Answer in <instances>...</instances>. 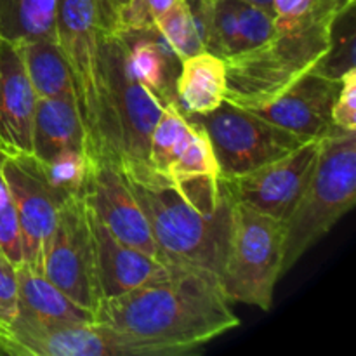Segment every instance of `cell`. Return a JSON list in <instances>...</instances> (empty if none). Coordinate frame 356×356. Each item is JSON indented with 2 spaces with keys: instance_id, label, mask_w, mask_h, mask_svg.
Segmentation results:
<instances>
[{
  "instance_id": "2e32d148",
  "label": "cell",
  "mask_w": 356,
  "mask_h": 356,
  "mask_svg": "<svg viewBox=\"0 0 356 356\" xmlns=\"http://www.w3.org/2000/svg\"><path fill=\"white\" fill-rule=\"evenodd\" d=\"M89 219L96 245L97 278L103 296L101 299L115 298L170 273L172 264L156 261L155 257L118 240L90 207Z\"/></svg>"
},
{
  "instance_id": "1f68e13d",
  "label": "cell",
  "mask_w": 356,
  "mask_h": 356,
  "mask_svg": "<svg viewBox=\"0 0 356 356\" xmlns=\"http://www.w3.org/2000/svg\"><path fill=\"white\" fill-rule=\"evenodd\" d=\"M19 313L16 268L0 254V325L7 327Z\"/></svg>"
},
{
  "instance_id": "277c9868",
  "label": "cell",
  "mask_w": 356,
  "mask_h": 356,
  "mask_svg": "<svg viewBox=\"0 0 356 356\" xmlns=\"http://www.w3.org/2000/svg\"><path fill=\"white\" fill-rule=\"evenodd\" d=\"M356 202V131L332 125L320 139L315 170L292 214L285 219L284 268L287 273L320 242Z\"/></svg>"
},
{
  "instance_id": "d6a6232c",
  "label": "cell",
  "mask_w": 356,
  "mask_h": 356,
  "mask_svg": "<svg viewBox=\"0 0 356 356\" xmlns=\"http://www.w3.org/2000/svg\"><path fill=\"white\" fill-rule=\"evenodd\" d=\"M145 2V6L148 7V10L152 13V16L155 17H160L163 13H165L167 9H169L170 6H172L176 0H143Z\"/></svg>"
},
{
  "instance_id": "8d00e7d4",
  "label": "cell",
  "mask_w": 356,
  "mask_h": 356,
  "mask_svg": "<svg viewBox=\"0 0 356 356\" xmlns=\"http://www.w3.org/2000/svg\"><path fill=\"white\" fill-rule=\"evenodd\" d=\"M6 155V153L0 152V163H2V156ZM3 190H6V183H3V177H2V170H0V195L3 193Z\"/></svg>"
},
{
  "instance_id": "d4e9b609",
  "label": "cell",
  "mask_w": 356,
  "mask_h": 356,
  "mask_svg": "<svg viewBox=\"0 0 356 356\" xmlns=\"http://www.w3.org/2000/svg\"><path fill=\"white\" fill-rule=\"evenodd\" d=\"M155 26L181 59L205 51L186 0H176L162 16L156 17Z\"/></svg>"
},
{
  "instance_id": "ac0fdd59",
  "label": "cell",
  "mask_w": 356,
  "mask_h": 356,
  "mask_svg": "<svg viewBox=\"0 0 356 356\" xmlns=\"http://www.w3.org/2000/svg\"><path fill=\"white\" fill-rule=\"evenodd\" d=\"M86 129L75 99L37 97L31 131V155L40 162L70 149L86 152Z\"/></svg>"
},
{
  "instance_id": "f1b7e54d",
  "label": "cell",
  "mask_w": 356,
  "mask_h": 356,
  "mask_svg": "<svg viewBox=\"0 0 356 356\" xmlns=\"http://www.w3.org/2000/svg\"><path fill=\"white\" fill-rule=\"evenodd\" d=\"M275 30H287L308 24L337 13L325 0H271Z\"/></svg>"
},
{
  "instance_id": "3957f363",
  "label": "cell",
  "mask_w": 356,
  "mask_h": 356,
  "mask_svg": "<svg viewBox=\"0 0 356 356\" xmlns=\"http://www.w3.org/2000/svg\"><path fill=\"white\" fill-rule=\"evenodd\" d=\"M334 16L275 30L264 44L226 58V103L243 110L263 106L312 72L325 54Z\"/></svg>"
},
{
  "instance_id": "836d02e7",
  "label": "cell",
  "mask_w": 356,
  "mask_h": 356,
  "mask_svg": "<svg viewBox=\"0 0 356 356\" xmlns=\"http://www.w3.org/2000/svg\"><path fill=\"white\" fill-rule=\"evenodd\" d=\"M132 0H106V3L110 6L111 13H113V19H117L118 14L125 9V7L131 3ZM113 26H115V21H113Z\"/></svg>"
},
{
  "instance_id": "4fadbf2b",
  "label": "cell",
  "mask_w": 356,
  "mask_h": 356,
  "mask_svg": "<svg viewBox=\"0 0 356 356\" xmlns=\"http://www.w3.org/2000/svg\"><path fill=\"white\" fill-rule=\"evenodd\" d=\"M83 197L94 214L118 240L165 263L148 221L125 184L117 163L108 160H89Z\"/></svg>"
},
{
  "instance_id": "cb8c5ba5",
  "label": "cell",
  "mask_w": 356,
  "mask_h": 356,
  "mask_svg": "<svg viewBox=\"0 0 356 356\" xmlns=\"http://www.w3.org/2000/svg\"><path fill=\"white\" fill-rule=\"evenodd\" d=\"M195 134V125L184 117L176 104H167L162 108L159 120L153 127L149 138L148 162L156 170L165 174L170 163L177 159L184 146L191 141Z\"/></svg>"
},
{
  "instance_id": "9a60e30c",
  "label": "cell",
  "mask_w": 356,
  "mask_h": 356,
  "mask_svg": "<svg viewBox=\"0 0 356 356\" xmlns=\"http://www.w3.org/2000/svg\"><path fill=\"white\" fill-rule=\"evenodd\" d=\"M35 104L19 42L0 37V152L31 155Z\"/></svg>"
},
{
  "instance_id": "6da1fadb",
  "label": "cell",
  "mask_w": 356,
  "mask_h": 356,
  "mask_svg": "<svg viewBox=\"0 0 356 356\" xmlns=\"http://www.w3.org/2000/svg\"><path fill=\"white\" fill-rule=\"evenodd\" d=\"M92 316L132 356L193 353L240 323L218 275L186 264H172L167 277L101 299Z\"/></svg>"
},
{
  "instance_id": "83f0119b",
  "label": "cell",
  "mask_w": 356,
  "mask_h": 356,
  "mask_svg": "<svg viewBox=\"0 0 356 356\" xmlns=\"http://www.w3.org/2000/svg\"><path fill=\"white\" fill-rule=\"evenodd\" d=\"M275 33L273 13L238 0L236 7V52L249 51L270 40Z\"/></svg>"
},
{
  "instance_id": "4dcf8cb0",
  "label": "cell",
  "mask_w": 356,
  "mask_h": 356,
  "mask_svg": "<svg viewBox=\"0 0 356 356\" xmlns=\"http://www.w3.org/2000/svg\"><path fill=\"white\" fill-rule=\"evenodd\" d=\"M332 124L336 127L356 131V68L341 80V89L332 104Z\"/></svg>"
},
{
  "instance_id": "7a4b0ae2",
  "label": "cell",
  "mask_w": 356,
  "mask_h": 356,
  "mask_svg": "<svg viewBox=\"0 0 356 356\" xmlns=\"http://www.w3.org/2000/svg\"><path fill=\"white\" fill-rule=\"evenodd\" d=\"M118 170L148 221L167 264L221 275L233 200L219 177L174 183L143 160L122 159Z\"/></svg>"
},
{
  "instance_id": "74e56055",
  "label": "cell",
  "mask_w": 356,
  "mask_h": 356,
  "mask_svg": "<svg viewBox=\"0 0 356 356\" xmlns=\"http://www.w3.org/2000/svg\"><path fill=\"white\" fill-rule=\"evenodd\" d=\"M3 332H6V327H2V325H0V355H3V353H2V341H3Z\"/></svg>"
},
{
  "instance_id": "ffe728a7",
  "label": "cell",
  "mask_w": 356,
  "mask_h": 356,
  "mask_svg": "<svg viewBox=\"0 0 356 356\" xmlns=\"http://www.w3.org/2000/svg\"><path fill=\"white\" fill-rule=\"evenodd\" d=\"M21 312L44 320L72 323H92V313L73 302L44 273L30 270L26 264L16 270Z\"/></svg>"
},
{
  "instance_id": "8fae6325",
  "label": "cell",
  "mask_w": 356,
  "mask_h": 356,
  "mask_svg": "<svg viewBox=\"0 0 356 356\" xmlns=\"http://www.w3.org/2000/svg\"><path fill=\"white\" fill-rule=\"evenodd\" d=\"M0 170L19 219L24 264L44 273L45 252L63 200L47 184L33 155H3Z\"/></svg>"
},
{
  "instance_id": "9c48e42d",
  "label": "cell",
  "mask_w": 356,
  "mask_h": 356,
  "mask_svg": "<svg viewBox=\"0 0 356 356\" xmlns=\"http://www.w3.org/2000/svg\"><path fill=\"white\" fill-rule=\"evenodd\" d=\"M44 275L73 302L94 313L101 301L96 245L83 191L58 209L44 259Z\"/></svg>"
},
{
  "instance_id": "30bf717a",
  "label": "cell",
  "mask_w": 356,
  "mask_h": 356,
  "mask_svg": "<svg viewBox=\"0 0 356 356\" xmlns=\"http://www.w3.org/2000/svg\"><path fill=\"white\" fill-rule=\"evenodd\" d=\"M320 139H309L259 169L219 179L232 200L285 221L312 179L318 159Z\"/></svg>"
},
{
  "instance_id": "f546056e",
  "label": "cell",
  "mask_w": 356,
  "mask_h": 356,
  "mask_svg": "<svg viewBox=\"0 0 356 356\" xmlns=\"http://www.w3.org/2000/svg\"><path fill=\"white\" fill-rule=\"evenodd\" d=\"M0 254L16 270L24 264L19 219H17L16 207L7 188L0 195Z\"/></svg>"
},
{
  "instance_id": "603a6c76",
  "label": "cell",
  "mask_w": 356,
  "mask_h": 356,
  "mask_svg": "<svg viewBox=\"0 0 356 356\" xmlns=\"http://www.w3.org/2000/svg\"><path fill=\"white\" fill-rule=\"evenodd\" d=\"M356 2L348 3L332 17L329 45L325 54L312 72L332 80H343L350 70L356 68Z\"/></svg>"
},
{
  "instance_id": "4316f807",
  "label": "cell",
  "mask_w": 356,
  "mask_h": 356,
  "mask_svg": "<svg viewBox=\"0 0 356 356\" xmlns=\"http://www.w3.org/2000/svg\"><path fill=\"white\" fill-rule=\"evenodd\" d=\"M38 163H40V170L47 184L63 202L68 197L83 191L87 169H89V160H87L86 152L70 149V152L59 153V155L52 156L51 160H45V162L38 160Z\"/></svg>"
},
{
  "instance_id": "5bb4252c",
  "label": "cell",
  "mask_w": 356,
  "mask_h": 356,
  "mask_svg": "<svg viewBox=\"0 0 356 356\" xmlns=\"http://www.w3.org/2000/svg\"><path fill=\"white\" fill-rule=\"evenodd\" d=\"M339 89L341 80L309 72L273 101L249 111L306 139L323 138L334 125L330 113Z\"/></svg>"
},
{
  "instance_id": "d6986e66",
  "label": "cell",
  "mask_w": 356,
  "mask_h": 356,
  "mask_svg": "<svg viewBox=\"0 0 356 356\" xmlns=\"http://www.w3.org/2000/svg\"><path fill=\"white\" fill-rule=\"evenodd\" d=\"M176 92L184 115L209 113L221 106L226 94L225 59L207 51L183 59Z\"/></svg>"
},
{
  "instance_id": "484cf974",
  "label": "cell",
  "mask_w": 356,
  "mask_h": 356,
  "mask_svg": "<svg viewBox=\"0 0 356 356\" xmlns=\"http://www.w3.org/2000/svg\"><path fill=\"white\" fill-rule=\"evenodd\" d=\"M193 125V138L184 146L183 152L177 155V159L170 163L165 172V176L170 177L174 183H186V181L205 179V177H219V167L207 134L197 124Z\"/></svg>"
},
{
  "instance_id": "7c38bea8",
  "label": "cell",
  "mask_w": 356,
  "mask_h": 356,
  "mask_svg": "<svg viewBox=\"0 0 356 356\" xmlns=\"http://www.w3.org/2000/svg\"><path fill=\"white\" fill-rule=\"evenodd\" d=\"M2 353L10 356H132L131 350L97 323L37 318L21 312L6 327Z\"/></svg>"
},
{
  "instance_id": "e575fe53",
  "label": "cell",
  "mask_w": 356,
  "mask_h": 356,
  "mask_svg": "<svg viewBox=\"0 0 356 356\" xmlns=\"http://www.w3.org/2000/svg\"><path fill=\"white\" fill-rule=\"evenodd\" d=\"M325 2L330 3V6H332L336 10H341L343 7H346L348 3H353V2H356V0H325Z\"/></svg>"
},
{
  "instance_id": "44dd1931",
  "label": "cell",
  "mask_w": 356,
  "mask_h": 356,
  "mask_svg": "<svg viewBox=\"0 0 356 356\" xmlns=\"http://www.w3.org/2000/svg\"><path fill=\"white\" fill-rule=\"evenodd\" d=\"M28 79L37 97L75 99L73 82L65 58L56 40L19 42Z\"/></svg>"
},
{
  "instance_id": "e0dca14e",
  "label": "cell",
  "mask_w": 356,
  "mask_h": 356,
  "mask_svg": "<svg viewBox=\"0 0 356 356\" xmlns=\"http://www.w3.org/2000/svg\"><path fill=\"white\" fill-rule=\"evenodd\" d=\"M127 49V59L136 79L162 103L177 104L176 83L183 59L174 52L159 28L117 31Z\"/></svg>"
},
{
  "instance_id": "52a82bcc",
  "label": "cell",
  "mask_w": 356,
  "mask_h": 356,
  "mask_svg": "<svg viewBox=\"0 0 356 356\" xmlns=\"http://www.w3.org/2000/svg\"><path fill=\"white\" fill-rule=\"evenodd\" d=\"M99 56L111 160L148 162L149 138L162 113V103L136 79L124 40L106 26L101 30Z\"/></svg>"
},
{
  "instance_id": "d590c367",
  "label": "cell",
  "mask_w": 356,
  "mask_h": 356,
  "mask_svg": "<svg viewBox=\"0 0 356 356\" xmlns=\"http://www.w3.org/2000/svg\"><path fill=\"white\" fill-rule=\"evenodd\" d=\"M243 2L254 3V6H259V7H263V9L271 10V0H243Z\"/></svg>"
},
{
  "instance_id": "7402d4cb",
  "label": "cell",
  "mask_w": 356,
  "mask_h": 356,
  "mask_svg": "<svg viewBox=\"0 0 356 356\" xmlns=\"http://www.w3.org/2000/svg\"><path fill=\"white\" fill-rule=\"evenodd\" d=\"M56 6L58 0H0V37L56 40Z\"/></svg>"
},
{
  "instance_id": "ba28073f",
  "label": "cell",
  "mask_w": 356,
  "mask_h": 356,
  "mask_svg": "<svg viewBox=\"0 0 356 356\" xmlns=\"http://www.w3.org/2000/svg\"><path fill=\"white\" fill-rule=\"evenodd\" d=\"M184 117L207 134L219 177L240 176L259 169L309 141L226 101L209 113Z\"/></svg>"
},
{
  "instance_id": "8992f818",
  "label": "cell",
  "mask_w": 356,
  "mask_h": 356,
  "mask_svg": "<svg viewBox=\"0 0 356 356\" xmlns=\"http://www.w3.org/2000/svg\"><path fill=\"white\" fill-rule=\"evenodd\" d=\"M285 221L233 200L228 245L219 282L228 301L263 312L273 306L277 282L284 277Z\"/></svg>"
},
{
  "instance_id": "5b68a950",
  "label": "cell",
  "mask_w": 356,
  "mask_h": 356,
  "mask_svg": "<svg viewBox=\"0 0 356 356\" xmlns=\"http://www.w3.org/2000/svg\"><path fill=\"white\" fill-rule=\"evenodd\" d=\"M104 21H115L106 0H58L56 42L72 75L75 103L87 136L86 155L89 160L113 162L99 56Z\"/></svg>"
}]
</instances>
